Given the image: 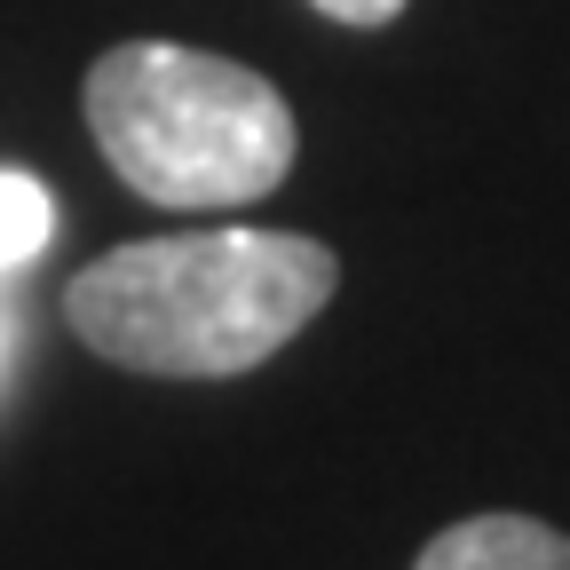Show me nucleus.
<instances>
[{"label":"nucleus","mask_w":570,"mask_h":570,"mask_svg":"<svg viewBox=\"0 0 570 570\" xmlns=\"http://www.w3.org/2000/svg\"><path fill=\"white\" fill-rule=\"evenodd\" d=\"M341 285L333 246L294 230H175L96 254L63 317L104 365L151 381H230L294 341Z\"/></svg>","instance_id":"nucleus-1"},{"label":"nucleus","mask_w":570,"mask_h":570,"mask_svg":"<svg viewBox=\"0 0 570 570\" xmlns=\"http://www.w3.org/2000/svg\"><path fill=\"white\" fill-rule=\"evenodd\" d=\"M88 127L111 175L175 214L254 206L294 175V111L262 71L183 40H127L88 71Z\"/></svg>","instance_id":"nucleus-2"},{"label":"nucleus","mask_w":570,"mask_h":570,"mask_svg":"<svg viewBox=\"0 0 570 570\" xmlns=\"http://www.w3.org/2000/svg\"><path fill=\"white\" fill-rule=\"evenodd\" d=\"M412 570H570V531L539 515H468L428 539Z\"/></svg>","instance_id":"nucleus-3"},{"label":"nucleus","mask_w":570,"mask_h":570,"mask_svg":"<svg viewBox=\"0 0 570 570\" xmlns=\"http://www.w3.org/2000/svg\"><path fill=\"white\" fill-rule=\"evenodd\" d=\"M48 230H56V198H48V183L24 175V167H0V277L24 269V262L48 246Z\"/></svg>","instance_id":"nucleus-4"},{"label":"nucleus","mask_w":570,"mask_h":570,"mask_svg":"<svg viewBox=\"0 0 570 570\" xmlns=\"http://www.w3.org/2000/svg\"><path fill=\"white\" fill-rule=\"evenodd\" d=\"M317 17H333V24H356V32H373V24H389V17H404V0H309Z\"/></svg>","instance_id":"nucleus-5"},{"label":"nucleus","mask_w":570,"mask_h":570,"mask_svg":"<svg viewBox=\"0 0 570 570\" xmlns=\"http://www.w3.org/2000/svg\"><path fill=\"white\" fill-rule=\"evenodd\" d=\"M0 348H9V333H0Z\"/></svg>","instance_id":"nucleus-6"}]
</instances>
